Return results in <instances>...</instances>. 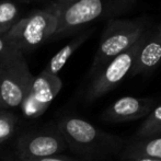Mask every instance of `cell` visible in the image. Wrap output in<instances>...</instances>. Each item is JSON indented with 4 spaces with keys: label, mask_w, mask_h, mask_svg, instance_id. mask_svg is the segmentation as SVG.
<instances>
[{
    "label": "cell",
    "mask_w": 161,
    "mask_h": 161,
    "mask_svg": "<svg viewBox=\"0 0 161 161\" xmlns=\"http://www.w3.org/2000/svg\"><path fill=\"white\" fill-rule=\"evenodd\" d=\"M62 88L63 81L58 75H51L43 70L34 77L32 86L20 105L22 114L28 119L42 116Z\"/></svg>",
    "instance_id": "7"
},
{
    "label": "cell",
    "mask_w": 161,
    "mask_h": 161,
    "mask_svg": "<svg viewBox=\"0 0 161 161\" xmlns=\"http://www.w3.org/2000/svg\"><path fill=\"white\" fill-rule=\"evenodd\" d=\"M148 157L161 160V135L135 139L123 153V158Z\"/></svg>",
    "instance_id": "11"
},
{
    "label": "cell",
    "mask_w": 161,
    "mask_h": 161,
    "mask_svg": "<svg viewBox=\"0 0 161 161\" xmlns=\"http://www.w3.org/2000/svg\"><path fill=\"white\" fill-rule=\"evenodd\" d=\"M161 63V37L156 31L149 32L147 31L144 42L142 43L137 54L135 62L130 70L129 76L134 77L136 75L146 74L153 71Z\"/></svg>",
    "instance_id": "10"
},
{
    "label": "cell",
    "mask_w": 161,
    "mask_h": 161,
    "mask_svg": "<svg viewBox=\"0 0 161 161\" xmlns=\"http://www.w3.org/2000/svg\"><path fill=\"white\" fill-rule=\"evenodd\" d=\"M155 108L151 97H123L113 102L101 115V119L108 123H123L147 117Z\"/></svg>",
    "instance_id": "9"
},
{
    "label": "cell",
    "mask_w": 161,
    "mask_h": 161,
    "mask_svg": "<svg viewBox=\"0 0 161 161\" xmlns=\"http://www.w3.org/2000/svg\"><path fill=\"white\" fill-rule=\"evenodd\" d=\"M58 130L67 147L87 159H104L119 153L123 138L101 130L78 116H64L59 119Z\"/></svg>",
    "instance_id": "2"
},
{
    "label": "cell",
    "mask_w": 161,
    "mask_h": 161,
    "mask_svg": "<svg viewBox=\"0 0 161 161\" xmlns=\"http://www.w3.org/2000/svg\"><path fill=\"white\" fill-rule=\"evenodd\" d=\"M124 161H161L158 159H153V158L148 157H134V158H123Z\"/></svg>",
    "instance_id": "18"
},
{
    "label": "cell",
    "mask_w": 161,
    "mask_h": 161,
    "mask_svg": "<svg viewBox=\"0 0 161 161\" xmlns=\"http://www.w3.org/2000/svg\"><path fill=\"white\" fill-rule=\"evenodd\" d=\"M13 49H15V48L13 46H11L10 43L4 38V36L0 35V59L6 57V56L8 55V54H10Z\"/></svg>",
    "instance_id": "16"
},
{
    "label": "cell",
    "mask_w": 161,
    "mask_h": 161,
    "mask_svg": "<svg viewBox=\"0 0 161 161\" xmlns=\"http://www.w3.org/2000/svg\"><path fill=\"white\" fill-rule=\"evenodd\" d=\"M161 135V103L155 106L136 133V139Z\"/></svg>",
    "instance_id": "14"
},
{
    "label": "cell",
    "mask_w": 161,
    "mask_h": 161,
    "mask_svg": "<svg viewBox=\"0 0 161 161\" xmlns=\"http://www.w3.org/2000/svg\"><path fill=\"white\" fill-rule=\"evenodd\" d=\"M34 76L18 49L0 59V108H20L32 86Z\"/></svg>",
    "instance_id": "4"
},
{
    "label": "cell",
    "mask_w": 161,
    "mask_h": 161,
    "mask_svg": "<svg viewBox=\"0 0 161 161\" xmlns=\"http://www.w3.org/2000/svg\"><path fill=\"white\" fill-rule=\"evenodd\" d=\"M136 0H70L56 2L51 9L57 17V28L49 41L78 32L94 21L123 14L133 8Z\"/></svg>",
    "instance_id": "1"
},
{
    "label": "cell",
    "mask_w": 161,
    "mask_h": 161,
    "mask_svg": "<svg viewBox=\"0 0 161 161\" xmlns=\"http://www.w3.org/2000/svg\"><path fill=\"white\" fill-rule=\"evenodd\" d=\"M24 161H77L75 159H71L69 157H65V156H51V157L46 158H41V159H30V160H24Z\"/></svg>",
    "instance_id": "17"
},
{
    "label": "cell",
    "mask_w": 161,
    "mask_h": 161,
    "mask_svg": "<svg viewBox=\"0 0 161 161\" xmlns=\"http://www.w3.org/2000/svg\"><path fill=\"white\" fill-rule=\"evenodd\" d=\"M92 32H93V29H89V30L83 31L81 34H79L76 38L71 41L70 43H68L67 45H65L57 54L52 57V59L49 60V63L45 67L44 71L48 72L51 75H57L60 70L63 69V67L67 63V60L71 57V55L88 40V38L91 36Z\"/></svg>",
    "instance_id": "12"
},
{
    "label": "cell",
    "mask_w": 161,
    "mask_h": 161,
    "mask_svg": "<svg viewBox=\"0 0 161 161\" xmlns=\"http://www.w3.org/2000/svg\"><path fill=\"white\" fill-rule=\"evenodd\" d=\"M123 161H124V160H123Z\"/></svg>",
    "instance_id": "22"
},
{
    "label": "cell",
    "mask_w": 161,
    "mask_h": 161,
    "mask_svg": "<svg viewBox=\"0 0 161 161\" xmlns=\"http://www.w3.org/2000/svg\"><path fill=\"white\" fill-rule=\"evenodd\" d=\"M66 1H70V0H57V2H66Z\"/></svg>",
    "instance_id": "20"
},
{
    "label": "cell",
    "mask_w": 161,
    "mask_h": 161,
    "mask_svg": "<svg viewBox=\"0 0 161 161\" xmlns=\"http://www.w3.org/2000/svg\"><path fill=\"white\" fill-rule=\"evenodd\" d=\"M25 1H29V0H25Z\"/></svg>",
    "instance_id": "21"
},
{
    "label": "cell",
    "mask_w": 161,
    "mask_h": 161,
    "mask_svg": "<svg viewBox=\"0 0 161 161\" xmlns=\"http://www.w3.org/2000/svg\"><path fill=\"white\" fill-rule=\"evenodd\" d=\"M157 31H158V33L160 34V37H161V24H160V25L157 28Z\"/></svg>",
    "instance_id": "19"
},
{
    "label": "cell",
    "mask_w": 161,
    "mask_h": 161,
    "mask_svg": "<svg viewBox=\"0 0 161 161\" xmlns=\"http://www.w3.org/2000/svg\"><path fill=\"white\" fill-rule=\"evenodd\" d=\"M18 117L8 110L0 108V145L10 139L15 131Z\"/></svg>",
    "instance_id": "15"
},
{
    "label": "cell",
    "mask_w": 161,
    "mask_h": 161,
    "mask_svg": "<svg viewBox=\"0 0 161 161\" xmlns=\"http://www.w3.org/2000/svg\"><path fill=\"white\" fill-rule=\"evenodd\" d=\"M56 28L57 17L51 9L37 10L22 18L3 36L11 46L23 53L33 51L44 42L49 41Z\"/></svg>",
    "instance_id": "5"
},
{
    "label": "cell",
    "mask_w": 161,
    "mask_h": 161,
    "mask_svg": "<svg viewBox=\"0 0 161 161\" xmlns=\"http://www.w3.org/2000/svg\"><path fill=\"white\" fill-rule=\"evenodd\" d=\"M66 148L67 144L57 126L55 128L24 134L20 137L17 145L18 155L21 161L56 156Z\"/></svg>",
    "instance_id": "8"
},
{
    "label": "cell",
    "mask_w": 161,
    "mask_h": 161,
    "mask_svg": "<svg viewBox=\"0 0 161 161\" xmlns=\"http://www.w3.org/2000/svg\"><path fill=\"white\" fill-rule=\"evenodd\" d=\"M20 10L9 0L0 2V35H4L20 21Z\"/></svg>",
    "instance_id": "13"
},
{
    "label": "cell",
    "mask_w": 161,
    "mask_h": 161,
    "mask_svg": "<svg viewBox=\"0 0 161 161\" xmlns=\"http://www.w3.org/2000/svg\"><path fill=\"white\" fill-rule=\"evenodd\" d=\"M147 18L110 19L100 37L89 76L94 77L108 62L130 48L147 31Z\"/></svg>",
    "instance_id": "3"
},
{
    "label": "cell",
    "mask_w": 161,
    "mask_h": 161,
    "mask_svg": "<svg viewBox=\"0 0 161 161\" xmlns=\"http://www.w3.org/2000/svg\"><path fill=\"white\" fill-rule=\"evenodd\" d=\"M147 31L130 48L114 57L96 76L92 77V81L86 92V101L93 102L103 97L104 94L116 88L124 80V78L130 74L136 54L142 43L144 42Z\"/></svg>",
    "instance_id": "6"
}]
</instances>
